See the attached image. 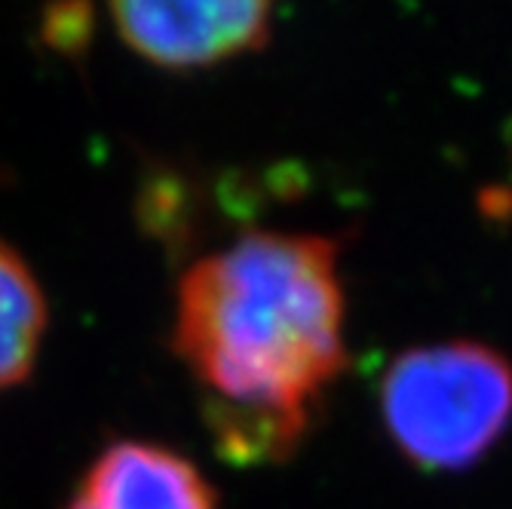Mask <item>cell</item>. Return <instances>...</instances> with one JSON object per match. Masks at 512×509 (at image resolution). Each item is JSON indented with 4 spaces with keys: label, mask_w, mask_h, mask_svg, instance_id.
I'll return each mask as SVG.
<instances>
[{
    "label": "cell",
    "mask_w": 512,
    "mask_h": 509,
    "mask_svg": "<svg viewBox=\"0 0 512 509\" xmlns=\"http://www.w3.org/2000/svg\"><path fill=\"white\" fill-rule=\"evenodd\" d=\"M117 37L157 68L194 71L252 53L267 43L273 7L264 0L237 4H114Z\"/></svg>",
    "instance_id": "obj_3"
},
{
    "label": "cell",
    "mask_w": 512,
    "mask_h": 509,
    "mask_svg": "<svg viewBox=\"0 0 512 509\" xmlns=\"http://www.w3.org/2000/svg\"><path fill=\"white\" fill-rule=\"evenodd\" d=\"M46 322V295L28 261L0 240V393L34 372Z\"/></svg>",
    "instance_id": "obj_5"
},
{
    "label": "cell",
    "mask_w": 512,
    "mask_h": 509,
    "mask_svg": "<svg viewBox=\"0 0 512 509\" xmlns=\"http://www.w3.org/2000/svg\"><path fill=\"white\" fill-rule=\"evenodd\" d=\"M172 344L206 393L221 454L276 460L347 365L338 243L249 230L181 276Z\"/></svg>",
    "instance_id": "obj_1"
},
{
    "label": "cell",
    "mask_w": 512,
    "mask_h": 509,
    "mask_svg": "<svg viewBox=\"0 0 512 509\" xmlns=\"http://www.w3.org/2000/svg\"><path fill=\"white\" fill-rule=\"evenodd\" d=\"M89 7H59L46 13V40L56 50H80L89 34Z\"/></svg>",
    "instance_id": "obj_6"
},
{
    "label": "cell",
    "mask_w": 512,
    "mask_h": 509,
    "mask_svg": "<svg viewBox=\"0 0 512 509\" xmlns=\"http://www.w3.org/2000/svg\"><path fill=\"white\" fill-rule=\"evenodd\" d=\"M381 418L411 464L463 470L512 421V362L479 341L411 347L381 378Z\"/></svg>",
    "instance_id": "obj_2"
},
{
    "label": "cell",
    "mask_w": 512,
    "mask_h": 509,
    "mask_svg": "<svg viewBox=\"0 0 512 509\" xmlns=\"http://www.w3.org/2000/svg\"><path fill=\"white\" fill-rule=\"evenodd\" d=\"M68 509H218V494L184 454L120 439L86 467Z\"/></svg>",
    "instance_id": "obj_4"
}]
</instances>
